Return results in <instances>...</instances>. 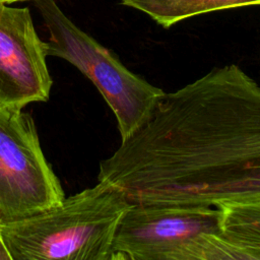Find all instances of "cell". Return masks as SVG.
Listing matches in <instances>:
<instances>
[{
  "mask_svg": "<svg viewBox=\"0 0 260 260\" xmlns=\"http://www.w3.org/2000/svg\"><path fill=\"white\" fill-rule=\"evenodd\" d=\"M98 180L132 204L216 207L260 200V84L229 64L165 92L101 160Z\"/></svg>",
  "mask_w": 260,
  "mask_h": 260,
  "instance_id": "1",
  "label": "cell"
},
{
  "mask_svg": "<svg viewBox=\"0 0 260 260\" xmlns=\"http://www.w3.org/2000/svg\"><path fill=\"white\" fill-rule=\"evenodd\" d=\"M132 203L99 181L32 215L0 221L11 260H111L118 225Z\"/></svg>",
  "mask_w": 260,
  "mask_h": 260,
  "instance_id": "2",
  "label": "cell"
},
{
  "mask_svg": "<svg viewBox=\"0 0 260 260\" xmlns=\"http://www.w3.org/2000/svg\"><path fill=\"white\" fill-rule=\"evenodd\" d=\"M225 259H236V253L216 207L132 204L118 225L111 260Z\"/></svg>",
  "mask_w": 260,
  "mask_h": 260,
  "instance_id": "3",
  "label": "cell"
},
{
  "mask_svg": "<svg viewBox=\"0 0 260 260\" xmlns=\"http://www.w3.org/2000/svg\"><path fill=\"white\" fill-rule=\"evenodd\" d=\"M50 34L47 56L65 59L83 73L111 108L121 140L150 115L165 91L129 70L109 49L79 28L55 0H36Z\"/></svg>",
  "mask_w": 260,
  "mask_h": 260,
  "instance_id": "4",
  "label": "cell"
},
{
  "mask_svg": "<svg viewBox=\"0 0 260 260\" xmlns=\"http://www.w3.org/2000/svg\"><path fill=\"white\" fill-rule=\"evenodd\" d=\"M64 198L34 119L22 109L0 106V221L32 215Z\"/></svg>",
  "mask_w": 260,
  "mask_h": 260,
  "instance_id": "5",
  "label": "cell"
},
{
  "mask_svg": "<svg viewBox=\"0 0 260 260\" xmlns=\"http://www.w3.org/2000/svg\"><path fill=\"white\" fill-rule=\"evenodd\" d=\"M46 42L36 29L29 9L0 2V106L23 109L49 100L52 87Z\"/></svg>",
  "mask_w": 260,
  "mask_h": 260,
  "instance_id": "6",
  "label": "cell"
},
{
  "mask_svg": "<svg viewBox=\"0 0 260 260\" xmlns=\"http://www.w3.org/2000/svg\"><path fill=\"white\" fill-rule=\"evenodd\" d=\"M222 235L235 246L239 260H260V200L217 205Z\"/></svg>",
  "mask_w": 260,
  "mask_h": 260,
  "instance_id": "7",
  "label": "cell"
},
{
  "mask_svg": "<svg viewBox=\"0 0 260 260\" xmlns=\"http://www.w3.org/2000/svg\"><path fill=\"white\" fill-rule=\"evenodd\" d=\"M127 7L139 10L164 28L187 18L217 10L260 5V0H121Z\"/></svg>",
  "mask_w": 260,
  "mask_h": 260,
  "instance_id": "8",
  "label": "cell"
},
{
  "mask_svg": "<svg viewBox=\"0 0 260 260\" xmlns=\"http://www.w3.org/2000/svg\"><path fill=\"white\" fill-rule=\"evenodd\" d=\"M0 259H9L11 260V257H10V254L7 250V247L2 239V236L0 234Z\"/></svg>",
  "mask_w": 260,
  "mask_h": 260,
  "instance_id": "9",
  "label": "cell"
},
{
  "mask_svg": "<svg viewBox=\"0 0 260 260\" xmlns=\"http://www.w3.org/2000/svg\"><path fill=\"white\" fill-rule=\"evenodd\" d=\"M19 1H27V0H0V2L5 3V4H11L14 2H19Z\"/></svg>",
  "mask_w": 260,
  "mask_h": 260,
  "instance_id": "10",
  "label": "cell"
}]
</instances>
